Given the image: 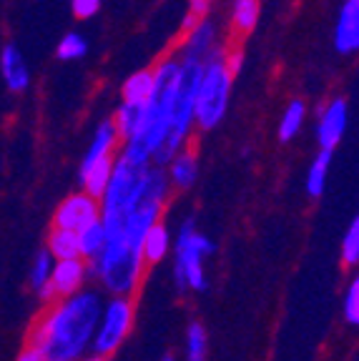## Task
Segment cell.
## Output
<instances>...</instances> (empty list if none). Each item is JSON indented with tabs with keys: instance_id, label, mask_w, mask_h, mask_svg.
<instances>
[{
	"instance_id": "ba28073f",
	"label": "cell",
	"mask_w": 359,
	"mask_h": 361,
	"mask_svg": "<svg viewBox=\"0 0 359 361\" xmlns=\"http://www.w3.org/2000/svg\"><path fill=\"white\" fill-rule=\"evenodd\" d=\"M331 45L339 56L359 53V0H342L331 28Z\"/></svg>"
},
{
	"instance_id": "6da1fadb",
	"label": "cell",
	"mask_w": 359,
	"mask_h": 361,
	"mask_svg": "<svg viewBox=\"0 0 359 361\" xmlns=\"http://www.w3.org/2000/svg\"><path fill=\"white\" fill-rule=\"evenodd\" d=\"M98 324L101 296L93 291L71 293L35 324L30 346L38 349L45 361H78L93 341Z\"/></svg>"
},
{
	"instance_id": "83f0119b",
	"label": "cell",
	"mask_w": 359,
	"mask_h": 361,
	"mask_svg": "<svg viewBox=\"0 0 359 361\" xmlns=\"http://www.w3.org/2000/svg\"><path fill=\"white\" fill-rule=\"evenodd\" d=\"M229 63H231V68H234V73L239 75V71H242V63H244V51H242V48H229Z\"/></svg>"
},
{
	"instance_id": "44dd1931",
	"label": "cell",
	"mask_w": 359,
	"mask_h": 361,
	"mask_svg": "<svg viewBox=\"0 0 359 361\" xmlns=\"http://www.w3.org/2000/svg\"><path fill=\"white\" fill-rule=\"evenodd\" d=\"M169 246H171L169 228L158 221L151 231H148L146 241H143V259H146V264H156V261H161L163 256H166V251H169Z\"/></svg>"
},
{
	"instance_id": "f546056e",
	"label": "cell",
	"mask_w": 359,
	"mask_h": 361,
	"mask_svg": "<svg viewBox=\"0 0 359 361\" xmlns=\"http://www.w3.org/2000/svg\"><path fill=\"white\" fill-rule=\"evenodd\" d=\"M161 361H174V356H171V354H166V356H163Z\"/></svg>"
},
{
	"instance_id": "7a4b0ae2",
	"label": "cell",
	"mask_w": 359,
	"mask_h": 361,
	"mask_svg": "<svg viewBox=\"0 0 359 361\" xmlns=\"http://www.w3.org/2000/svg\"><path fill=\"white\" fill-rule=\"evenodd\" d=\"M156 71V90H153L151 101L146 103V116L143 123L131 138L121 143L118 156L139 166H151L156 158L158 148L169 138L171 123H174L176 98H179L181 85V61L179 56L169 53L153 66Z\"/></svg>"
},
{
	"instance_id": "f1b7e54d",
	"label": "cell",
	"mask_w": 359,
	"mask_h": 361,
	"mask_svg": "<svg viewBox=\"0 0 359 361\" xmlns=\"http://www.w3.org/2000/svg\"><path fill=\"white\" fill-rule=\"evenodd\" d=\"M18 361H45V356L40 354L38 349H33V346H30L28 351H23L20 359H18Z\"/></svg>"
},
{
	"instance_id": "4dcf8cb0",
	"label": "cell",
	"mask_w": 359,
	"mask_h": 361,
	"mask_svg": "<svg viewBox=\"0 0 359 361\" xmlns=\"http://www.w3.org/2000/svg\"><path fill=\"white\" fill-rule=\"evenodd\" d=\"M86 361H103V359H101V356H98V354H95L93 359H86Z\"/></svg>"
},
{
	"instance_id": "8992f818",
	"label": "cell",
	"mask_w": 359,
	"mask_h": 361,
	"mask_svg": "<svg viewBox=\"0 0 359 361\" xmlns=\"http://www.w3.org/2000/svg\"><path fill=\"white\" fill-rule=\"evenodd\" d=\"M347 126H349V103L342 96L329 98L322 106L319 116H317V126H314L317 146L326 148V151H334L342 143L344 133H347Z\"/></svg>"
},
{
	"instance_id": "9c48e42d",
	"label": "cell",
	"mask_w": 359,
	"mask_h": 361,
	"mask_svg": "<svg viewBox=\"0 0 359 361\" xmlns=\"http://www.w3.org/2000/svg\"><path fill=\"white\" fill-rule=\"evenodd\" d=\"M121 143H124V138H121V130H118L113 116L111 118H103L101 123L95 126L93 135H90V143H88V148H86L83 158H81L78 171H86V169H90V166L106 161V158H113V153H116V148L121 146Z\"/></svg>"
},
{
	"instance_id": "7c38bea8",
	"label": "cell",
	"mask_w": 359,
	"mask_h": 361,
	"mask_svg": "<svg viewBox=\"0 0 359 361\" xmlns=\"http://www.w3.org/2000/svg\"><path fill=\"white\" fill-rule=\"evenodd\" d=\"M166 173H169L171 186L181 188V191H184V188H191L199 178V156H196V151H194L191 146L181 148V151L171 158V164L166 166Z\"/></svg>"
},
{
	"instance_id": "484cf974",
	"label": "cell",
	"mask_w": 359,
	"mask_h": 361,
	"mask_svg": "<svg viewBox=\"0 0 359 361\" xmlns=\"http://www.w3.org/2000/svg\"><path fill=\"white\" fill-rule=\"evenodd\" d=\"M68 6H71L73 18H78V20H90V18H95L101 13L103 0H68Z\"/></svg>"
},
{
	"instance_id": "8fae6325",
	"label": "cell",
	"mask_w": 359,
	"mask_h": 361,
	"mask_svg": "<svg viewBox=\"0 0 359 361\" xmlns=\"http://www.w3.org/2000/svg\"><path fill=\"white\" fill-rule=\"evenodd\" d=\"M86 279V264L81 259H58L53 266V276L51 281L45 283V288L40 291L43 299H51L56 293L68 296V293H76L81 288Z\"/></svg>"
},
{
	"instance_id": "cb8c5ba5",
	"label": "cell",
	"mask_w": 359,
	"mask_h": 361,
	"mask_svg": "<svg viewBox=\"0 0 359 361\" xmlns=\"http://www.w3.org/2000/svg\"><path fill=\"white\" fill-rule=\"evenodd\" d=\"M342 259H344V264H349V266L359 264V216H354L347 233H344Z\"/></svg>"
},
{
	"instance_id": "4fadbf2b",
	"label": "cell",
	"mask_w": 359,
	"mask_h": 361,
	"mask_svg": "<svg viewBox=\"0 0 359 361\" xmlns=\"http://www.w3.org/2000/svg\"><path fill=\"white\" fill-rule=\"evenodd\" d=\"M156 90V71L153 68H141L131 73L121 85V101L131 103H148Z\"/></svg>"
},
{
	"instance_id": "7402d4cb",
	"label": "cell",
	"mask_w": 359,
	"mask_h": 361,
	"mask_svg": "<svg viewBox=\"0 0 359 361\" xmlns=\"http://www.w3.org/2000/svg\"><path fill=\"white\" fill-rule=\"evenodd\" d=\"M53 259L56 256L45 248V251H40L38 256H35V264H33V271H30V283H33V288H38V291H43L45 288V283L51 281V276H53Z\"/></svg>"
},
{
	"instance_id": "52a82bcc",
	"label": "cell",
	"mask_w": 359,
	"mask_h": 361,
	"mask_svg": "<svg viewBox=\"0 0 359 361\" xmlns=\"http://www.w3.org/2000/svg\"><path fill=\"white\" fill-rule=\"evenodd\" d=\"M101 219V198L90 196L88 191H76L56 209L53 226L58 228H71V231H83L86 226Z\"/></svg>"
},
{
	"instance_id": "e0dca14e",
	"label": "cell",
	"mask_w": 359,
	"mask_h": 361,
	"mask_svg": "<svg viewBox=\"0 0 359 361\" xmlns=\"http://www.w3.org/2000/svg\"><path fill=\"white\" fill-rule=\"evenodd\" d=\"M48 251L58 259H83L81 251V233L71 228H53L48 236Z\"/></svg>"
},
{
	"instance_id": "30bf717a",
	"label": "cell",
	"mask_w": 359,
	"mask_h": 361,
	"mask_svg": "<svg viewBox=\"0 0 359 361\" xmlns=\"http://www.w3.org/2000/svg\"><path fill=\"white\" fill-rule=\"evenodd\" d=\"M0 75H3V83L11 93H25L30 88L28 61H25L20 48L11 40L0 48Z\"/></svg>"
},
{
	"instance_id": "277c9868",
	"label": "cell",
	"mask_w": 359,
	"mask_h": 361,
	"mask_svg": "<svg viewBox=\"0 0 359 361\" xmlns=\"http://www.w3.org/2000/svg\"><path fill=\"white\" fill-rule=\"evenodd\" d=\"M216 251L211 241L204 233L196 231L194 219H186L181 224L179 238H176V288H194V291H204L206 288V276H204V259Z\"/></svg>"
},
{
	"instance_id": "5bb4252c",
	"label": "cell",
	"mask_w": 359,
	"mask_h": 361,
	"mask_svg": "<svg viewBox=\"0 0 359 361\" xmlns=\"http://www.w3.org/2000/svg\"><path fill=\"white\" fill-rule=\"evenodd\" d=\"M261 18V3L259 0H231L229 25L236 35H249L257 30Z\"/></svg>"
},
{
	"instance_id": "ac0fdd59",
	"label": "cell",
	"mask_w": 359,
	"mask_h": 361,
	"mask_svg": "<svg viewBox=\"0 0 359 361\" xmlns=\"http://www.w3.org/2000/svg\"><path fill=\"white\" fill-rule=\"evenodd\" d=\"M331 153L326 148H319L307 171V193L312 198H319L326 188V176H329V166H331Z\"/></svg>"
},
{
	"instance_id": "ffe728a7",
	"label": "cell",
	"mask_w": 359,
	"mask_h": 361,
	"mask_svg": "<svg viewBox=\"0 0 359 361\" xmlns=\"http://www.w3.org/2000/svg\"><path fill=\"white\" fill-rule=\"evenodd\" d=\"M88 38H86L81 30H71V33H66L61 40H58L56 45V58L63 63H73V61H81V58H86V53H88Z\"/></svg>"
},
{
	"instance_id": "d4e9b609",
	"label": "cell",
	"mask_w": 359,
	"mask_h": 361,
	"mask_svg": "<svg viewBox=\"0 0 359 361\" xmlns=\"http://www.w3.org/2000/svg\"><path fill=\"white\" fill-rule=\"evenodd\" d=\"M211 13V0H189V8H186V16H184V30L194 28L199 20L208 18Z\"/></svg>"
},
{
	"instance_id": "d6986e66",
	"label": "cell",
	"mask_w": 359,
	"mask_h": 361,
	"mask_svg": "<svg viewBox=\"0 0 359 361\" xmlns=\"http://www.w3.org/2000/svg\"><path fill=\"white\" fill-rule=\"evenodd\" d=\"M81 233V251H83V259H90L95 261L98 256L103 254V248H106L108 243V231L106 226H103V221H93L90 226H86Z\"/></svg>"
},
{
	"instance_id": "603a6c76",
	"label": "cell",
	"mask_w": 359,
	"mask_h": 361,
	"mask_svg": "<svg viewBox=\"0 0 359 361\" xmlns=\"http://www.w3.org/2000/svg\"><path fill=\"white\" fill-rule=\"evenodd\" d=\"M186 356L189 361H206V334L199 322L189 326V336H186Z\"/></svg>"
},
{
	"instance_id": "2e32d148",
	"label": "cell",
	"mask_w": 359,
	"mask_h": 361,
	"mask_svg": "<svg viewBox=\"0 0 359 361\" xmlns=\"http://www.w3.org/2000/svg\"><path fill=\"white\" fill-rule=\"evenodd\" d=\"M304 123H307V103L302 98H292L286 103V108L281 111L279 126H276V135L281 143H289L292 138H297L302 133Z\"/></svg>"
},
{
	"instance_id": "5b68a950",
	"label": "cell",
	"mask_w": 359,
	"mask_h": 361,
	"mask_svg": "<svg viewBox=\"0 0 359 361\" xmlns=\"http://www.w3.org/2000/svg\"><path fill=\"white\" fill-rule=\"evenodd\" d=\"M134 322V306L126 296H116L111 304L106 306L98 324V331L93 336V349L98 356H108L121 346Z\"/></svg>"
},
{
	"instance_id": "9a60e30c",
	"label": "cell",
	"mask_w": 359,
	"mask_h": 361,
	"mask_svg": "<svg viewBox=\"0 0 359 361\" xmlns=\"http://www.w3.org/2000/svg\"><path fill=\"white\" fill-rule=\"evenodd\" d=\"M113 169H116V158H106V161L90 166V169L78 171L81 188H83V191H88L90 196L103 198V196H106V191H108V186H111Z\"/></svg>"
},
{
	"instance_id": "4316f807",
	"label": "cell",
	"mask_w": 359,
	"mask_h": 361,
	"mask_svg": "<svg viewBox=\"0 0 359 361\" xmlns=\"http://www.w3.org/2000/svg\"><path fill=\"white\" fill-rule=\"evenodd\" d=\"M344 316H347V322L359 326V276L352 281L347 291V299H344Z\"/></svg>"
},
{
	"instance_id": "3957f363",
	"label": "cell",
	"mask_w": 359,
	"mask_h": 361,
	"mask_svg": "<svg viewBox=\"0 0 359 361\" xmlns=\"http://www.w3.org/2000/svg\"><path fill=\"white\" fill-rule=\"evenodd\" d=\"M234 68L229 63V45L221 43L211 56L206 58L201 88L196 98V128L213 130L224 123L229 113L231 90H234Z\"/></svg>"
}]
</instances>
